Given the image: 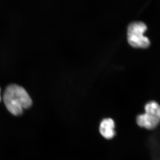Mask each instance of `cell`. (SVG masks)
Returning <instances> with one entry per match:
<instances>
[{
  "label": "cell",
  "instance_id": "6da1fadb",
  "mask_svg": "<svg viewBox=\"0 0 160 160\" xmlns=\"http://www.w3.org/2000/svg\"><path fill=\"white\" fill-rule=\"evenodd\" d=\"M3 101L8 111L15 116L22 114L24 109L31 107L32 103L26 89L16 84H11L6 87Z\"/></svg>",
  "mask_w": 160,
  "mask_h": 160
},
{
  "label": "cell",
  "instance_id": "7a4b0ae2",
  "mask_svg": "<svg viewBox=\"0 0 160 160\" xmlns=\"http://www.w3.org/2000/svg\"><path fill=\"white\" fill-rule=\"evenodd\" d=\"M147 26L142 22H132L127 29V39L129 44L135 48H146L150 45V41L145 36Z\"/></svg>",
  "mask_w": 160,
  "mask_h": 160
},
{
  "label": "cell",
  "instance_id": "3957f363",
  "mask_svg": "<svg viewBox=\"0 0 160 160\" xmlns=\"http://www.w3.org/2000/svg\"><path fill=\"white\" fill-rule=\"evenodd\" d=\"M160 122V119L150 112H146L138 116L137 118L138 125L141 127L148 129H154Z\"/></svg>",
  "mask_w": 160,
  "mask_h": 160
},
{
  "label": "cell",
  "instance_id": "277c9868",
  "mask_svg": "<svg viewBox=\"0 0 160 160\" xmlns=\"http://www.w3.org/2000/svg\"><path fill=\"white\" fill-rule=\"evenodd\" d=\"M114 122L112 119H105L100 124V132L103 137L107 139H110L114 136Z\"/></svg>",
  "mask_w": 160,
  "mask_h": 160
},
{
  "label": "cell",
  "instance_id": "5b68a950",
  "mask_svg": "<svg viewBox=\"0 0 160 160\" xmlns=\"http://www.w3.org/2000/svg\"><path fill=\"white\" fill-rule=\"evenodd\" d=\"M1 100H2V98H1V89H0V102H1Z\"/></svg>",
  "mask_w": 160,
  "mask_h": 160
}]
</instances>
